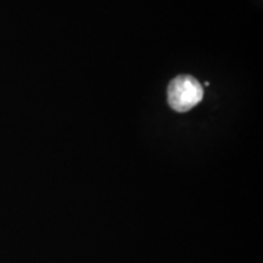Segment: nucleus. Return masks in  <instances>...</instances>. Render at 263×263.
I'll use <instances>...</instances> for the list:
<instances>
[{
  "label": "nucleus",
  "instance_id": "1",
  "mask_svg": "<svg viewBox=\"0 0 263 263\" xmlns=\"http://www.w3.org/2000/svg\"><path fill=\"white\" fill-rule=\"evenodd\" d=\"M168 104L177 112H186L202 100L201 84L189 74H179L168 85Z\"/></svg>",
  "mask_w": 263,
  "mask_h": 263
}]
</instances>
